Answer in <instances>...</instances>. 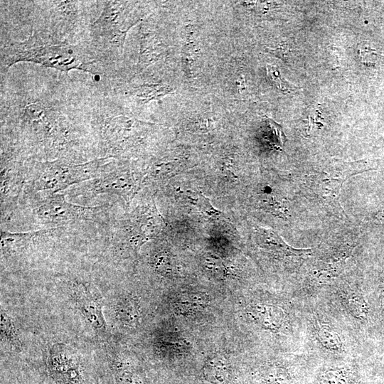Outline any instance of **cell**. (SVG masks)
<instances>
[{
    "instance_id": "obj_1",
    "label": "cell",
    "mask_w": 384,
    "mask_h": 384,
    "mask_svg": "<svg viewBox=\"0 0 384 384\" xmlns=\"http://www.w3.org/2000/svg\"><path fill=\"white\" fill-rule=\"evenodd\" d=\"M85 53L78 46L53 43L36 33L23 42H14L1 50V65L9 68L19 61L33 62L68 73L79 69L92 73Z\"/></svg>"
},
{
    "instance_id": "obj_2",
    "label": "cell",
    "mask_w": 384,
    "mask_h": 384,
    "mask_svg": "<svg viewBox=\"0 0 384 384\" xmlns=\"http://www.w3.org/2000/svg\"><path fill=\"white\" fill-rule=\"evenodd\" d=\"M132 9L129 2L107 1L92 25L94 38L105 47L122 50L127 31L141 19Z\"/></svg>"
},
{
    "instance_id": "obj_3",
    "label": "cell",
    "mask_w": 384,
    "mask_h": 384,
    "mask_svg": "<svg viewBox=\"0 0 384 384\" xmlns=\"http://www.w3.org/2000/svg\"><path fill=\"white\" fill-rule=\"evenodd\" d=\"M46 370L55 384H90L78 353L63 343H54L49 348Z\"/></svg>"
},
{
    "instance_id": "obj_4",
    "label": "cell",
    "mask_w": 384,
    "mask_h": 384,
    "mask_svg": "<svg viewBox=\"0 0 384 384\" xmlns=\"http://www.w3.org/2000/svg\"><path fill=\"white\" fill-rule=\"evenodd\" d=\"M357 164L353 162H332L311 178V188L325 202L335 206L343 183L348 178L359 173Z\"/></svg>"
},
{
    "instance_id": "obj_5",
    "label": "cell",
    "mask_w": 384,
    "mask_h": 384,
    "mask_svg": "<svg viewBox=\"0 0 384 384\" xmlns=\"http://www.w3.org/2000/svg\"><path fill=\"white\" fill-rule=\"evenodd\" d=\"M101 164L100 160L80 165L50 163L45 166L42 174L38 178L37 185L40 189H60L90 178Z\"/></svg>"
},
{
    "instance_id": "obj_6",
    "label": "cell",
    "mask_w": 384,
    "mask_h": 384,
    "mask_svg": "<svg viewBox=\"0 0 384 384\" xmlns=\"http://www.w3.org/2000/svg\"><path fill=\"white\" fill-rule=\"evenodd\" d=\"M155 124L139 121L134 117L119 116L105 121L103 134L112 148L123 149L140 139Z\"/></svg>"
},
{
    "instance_id": "obj_7",
    "label": "cell",
    "mask_w": 384,
    "mask_h": 384,
    "mask_svg": "<svg viewBox=\"0 0 384 384\" xmlns=\"http://www.w3.org/2000/svg\"><path fill=\"white\" fill-rule=\"evenodd\" d=\"M73 297L79 311L92 328L101 336L107 332L102 314V302L99 292L89 284H75Z\"/></svg>"
},
{
    "instance_id": "obj_8",
    "label": "cell",
    "mask_w": 384,
    "mask_h": 384,
    "mask_svg": "<svg viewBox=\"0 0 384 384\" xmlns=\"http://www.w3.org/2000/svg\"><path fill=\"white\" fill-rule=\"evenodd\" d=\"M86 210V208L68 203L59 196L40 206L37 213L42 219L60 222L82 216Z\"/></svg>"
},
{
    "instance_id": "obj_9",
    "label": "cell",
    "mask_w": 384,
    "mask_h": 384,
    "mask_svg": "<svg viewBox=\"0 0 384 384\" xmlns=\"http://www.w3.org/2000/svg\"><path fill=\"white\" fill-rule=\"evenodd\" d=\"M248 314L257 324L273 331L283 329L287 323L284 311L272 304L259 303L250 305Z\"/></svg>"
},
{
    "instance_id": "obj_10",
    "label": "cell",
    "mask_w": 384,
    "mask_h": 384,
    "mask_svg": "<svg viewBox=\"0 0 384 384\" xmlns=\"http://www.w3.org/2000/svg\"><path fill=\"white\" fill-rule=\"evenodd\" d=\"M115 316L117 321L129 329L137 327L140 323V309L137 299L127 294L121 297L115 306Z\"/></svg>"
},
{
    "instance_id": "obj_11",
    "label": "cell",
    "mask_w": 384,
    "mask_h": 384,
    "mask_svg": "<svg viewBox=\"0 0 384 384\" xmlns=\"http://www.w3.org/2000/svg\"><path fill=\"white\" fill-rule=\"evenodd\" d=\"M164 53V46L155 36L145 35L140 43L139 65L149 66L160 60Z\"/></svg>"
},
{
    "instance_id": "obj_12",
    "label": "cell",
    "mask_w": 384,
    "mask_h": 384,
    "mask_svg": "<svg viewBox=\"0 0 384 384\" xmlns=\"http://www.w3.org/2000/svg\"><path fill=\"white\" fill-rule=\"evenodd\" d=\"M110 368L117 384H144L139 370L127 361L111 360Z\"/></svg>"
},
{
    "instance_id": "obj_13",
    "label": "cell",
    "mask_w": 384,
    "mask_h": 384,
    "mask_svg": "<svg viewBox=\"0 0 384 384\" xmlns=\"http://www.w3.org/2000/svg\"><path fill=\"white\" fill-rule=\"evenodd\" d=\"M208 302L206 294L198 292L181 294L174 302L176 311L181 314H191L203 309Z\"/></svg>"
},
{
    "instance_id": "obj_14",
    "label": "cell",
    "mask_w": 384,
    "mask_h": 384,
    "mask_svg": "<svg viewBox=\"0 0 384 384\" xmlns=\"http://www.w3.org/2000/svg\"><path fill=\"white\" fill-rule=\"evenodd\" d=\"M171 92V88L161 84L146 83L133 87L131 93L144 103L159 101Z\"/></svg>"
},
{
    "instance_id": "obj_15",
    "label": "cell",
    "mask_w": 384,
    "mask_h": 384,
    "mask_svg": "<svg viewBox=\"0 0 384 384\" xmlns=\"http://www.w3.org/2000/svg\"><path fill=\"white\" fill-rule=\"evenodd\" d=\"M316 335L321 344L329 350L337 351L342 346L338 334L327 324H319L316 329Z\"/></svg>"
},
{
    "instance_id": "obj_16",
    "label": "cell",
    "mask_w": 384,
    "mask_h": 384,
    "mask_svg": "<svg viewBox=\"0 0 384 384\" xmlns=\"http://www.w3.org/2000/svg\"><path fill=\"white\" fill-rule=\"evenodd\" d=\"M1 335L3 341L15 349H20L21 343L14 323L9 314L2 309H1Z\"/></svg>"
},
{
    "instance_id": "obj_17",
    "label": "cell",
    "mask_w": 384,
    "mask_h": 384,
    "mask_svg": "<svg viewBox=\"0 0 384 384\" xmlns=\"http://www.w3.org/2000/svg\"><path fill=\"white\" fill-rule=\"evenodd\" d=\"M204 374L213 383H222L227 375L225 362L220 357H213L206 365Z\"/></svg>"
},
{
    "instance_id": "obj_18",
    "label": "cell",
    "mask_w": 384,
    "mask_h": 384,
    "mask_svg": "<svg viewBox=\"0 0 384 384\" xmlns=\"http://www.w3.org/2000/svg\"><path fill=\"white\" fill-rule=\"evenodd\" d=\"M267 119L269 127V132L266 136L267 141L273 147L283 150L287 138L283 132L282 126L270 118H267Z\"/></svg>"
},
{
    "instance_id": "obj_19",
    "label": "cell",
    "mask_w": 384,
    "mask_h": 384,
    "mask_svg": "<svg viewBox=\"0 0 384 384\" xmlns=\"http://www.w3.org/2000/svg\"><path fill=\"white\" fill-rule=\"evenodd\" d=\"M266 69L269 78L281 92L289 94L291 92L299 89V87L286 80L276 67L271 65H267Z\"/></svg>"
},
{
    "instance_id": "obj_20",
    "label": "cell",
    "mask_w": 384,
    "mask_h": 384,
    "mask_svg": "<svg viewBox=\"0 0 384 384\" xmlns=\"http://www.w3.org/2000/svg\"><path fill=\"white\" fill-rule=\"evenodd\" d=\"M343 300L348 309L356 316L363 317L365 314V306L362 299L353 291H345L341 294Z\"/></svg>"
},
{
    "instance_id": "obj_21",
    "label": "cell",
    "mask_w": 384,
    "mask_h": 384,
    "mask_svg": "<svg viewBox=\"0 0 384 384\" xmlns=\"http://www.w3.org/2000/svg\"><path fill=\"white\" fill-rule=\"evenodd\" d=\"M321 384H351L348 374L341 369H328L320 378Z\"/></svg>"
},
{
    "instance_id": "obj_22",
    "label": "cell",
    "mask_w": 384,
    "mask_h": 384,
    "mask_svg": "<svg viewBox=\"0 0 384 384\" xmlns=\"http://www.w3.org/2000/svg\"><path fill=\"white\" fill-rule=\"evenodd\" d=\"M127 178L125 174H111L103 179L100 188L111 191H121L128 186Z\"/></svg>"
},
{
    "instance_id": "obj_23",
    "label": "cell",
    "mask_w": 384,
    "mask_h": 384,
    "mask_svg": "<svg viewBox=\"0 0 384 384\" xmlns=\"http://www.w3.org/2000/svg\"><path fill=\"white\" fill-rule=\"evenodd\" d=\"M361 61L367 66L374 65L378 60L377 50L368 41H362L358 46Z\"/></svg>"
},
{
    "instance_id": "obj_24",
    "label": "cell",
    "mask_w": 384,
    "mask_h": 384,
    "mask_svg": "<svg viewBox=\"0 0 384 384\" xmlns=\"http://www.w3.org/2000/svg\"><path fill=\"white\" fill-rule=\"evenodd\" d=\"M265 50L284 60L288 58L291 48L287 42H282L276 48H266Z\"/></svg>"
}]
</instances>
